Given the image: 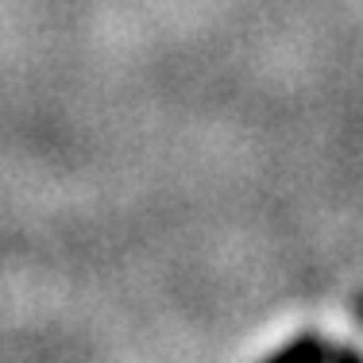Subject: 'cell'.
I'll return each mask as SVG.
<instances>
[{"mask_svg": "<svg viewBox=\"0 0 363 363\" xmlns=\"http://www.w3.org/2000/svg\"><path fill=\"white\" fill-rule=\"evenodd\" d=\"M328 352L333 348H328L317 333H301V336H294L290 344H282V348L263 363H328Z\"/></svg>", "mask_w": 363, "mask_h": 363, "instance_id": "cell-1", "label": "cell"}, {"mask_svg": "<svg viewBox=\"0 0 363 363\" xmlns=\"http://www.w3.org/2000/svg\"><path fill=\"white\" fill-rule=\"evenodd\" d=\"M328 363H363V359H359V352L352 348V344H344V348L328 352Z\"/></svg>", "mask_w": 363, "mask_h": 363, "instance_id": "cell-2", "label": "cell"}]
</instances>
